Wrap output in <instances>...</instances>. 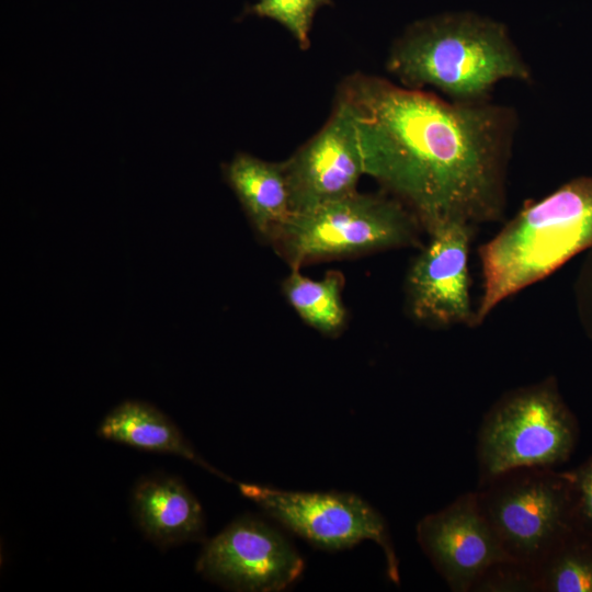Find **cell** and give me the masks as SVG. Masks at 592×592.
Returning a JSON list of instances; mask_svg holds the SVG:
<instances>
[{"label":"cell","instance_id":"ffe728a7","mask_svg":"<svg viewBox=\"0 0 592 592\" xmlns=\"http://www.w3.org/2000/svg\"><path fill=\"white\" fill-rule=\"evenodd\" d=\"M582 263L574 284V298L580 323L592 340V248Z\"/></svg>","mask_w":592,"mask_h":592},{"label":"cell","instance_id":"8992f818","mask_svg":"<svg viewBox=\"0 0 592 592\" xmlns=\"http://www.w3.org/2000/svg\"><path fill=\"white\" fill-rule=\"evenodd\" d=\"M476 492L508 557L532 569L576 527L573 493L565 471L515 469Z\"/></svg>","mask_w":592,"mask_h":592},{"label":"cell","instance_id":"d6986e66","mask_svg":"<svg viewBox=\"0 0 592 592\" xmlns=\"http://www.w3.org/2000/svg\"><path fill=\"white\" fill-rule=\"evenodd\" d=\"M565 473L572 488L576 527L592 535V456Z\"/></svg>","mask_w":592,"mask_h":592},{"label":"cell","instance_id":"4fadbf2b","mask_svg":"<svg viewBox=\"0 0 592 592\" xmlns=\"http://www.w3.org/2000/svg\"><path fill=\"white\" fill-rule=\"evenodd\" d=\"M224 175L252 227L269 240L292 215L283 161H265L240 152L224 166Z\"/></svg>","mask_w":592,"mask_h":592},{"label":"cell","instance_id":"5bb4252c","mask_svg":"<svg viewBox=\"0 0 592 592\" xmlns=\"http://www.w3.org/2000/svg\"><path fill=\"white\" fill-rule=\"evenodd\" d=\"M98 435L137 449L183 457L231 481L230 477L200 456L163 412L147 402L126 400L119 403L104 417L98 428Z\"/></svg>","mask_w":592,"mask_h":592},{"label":"cell","instance_id":"7c38bea8","mask_svg":"<svg viewBox=\"0 0 592 592\" xmlns=\"http://www.w3.org/2000/svg\"><path fill=\"white\" fill-rule=\"evenodd\" d=\"M132 509L145 536L160 548L205 542L202 506L185 485L174 477L143 478L132 494Z\"/></svg>","mask_w":592,"mask_h":592},{"label":"cell","instance_id":"2e32d148","mask_svg":"<svg viewBox=\"0 0 592 592\" xmlns=\"http://www.w3.org/2000/svg\"><path fill=\"white\" fill-rule=\"evenodd\" d=\"M538 592H592V535L574 527L535 567Z\"/></svg>","mask_w":592,"mask_h":592},{"label":"cell","instance_id":"e0dca14e","mask_svg":"<svg viewBox=\"0 0 592 592\" xmlns=\"http://www.w3.org/2000/svg\"><path fill=\"white\" fill-rule=\"evenodd\" d=\"M332 3V0H255L247 12L280 23L301 49H307L316 13Z\"/></svg>","mask_w":592,"mask_h":592},{"label":"cell","instance_id":"3957f363","mask_svg":"<svg viewBox=\"0 0 592 592\" xmlns=\"http://www.w3.org/2000/svg\"><path fill=\"white\" fill-rule=\"evenodd\" d=\"M591 248L592 175L574 178L524 205L478 249L482 292L475 308V327L504 299Z\"/></svg>","mask_w":592,"mask_h":592},{"label":"cell","instance_id":"30bf717a","mask_svg":"<svg viewBox=\"0 0 592 592\" xmlns=\"http://www.w3.org/2000/svg\"><path fill=\"white\" fill-rule=\"evenodd\" d=\"M283 164L292 214L357 192L364 166L356 128L346 107L335 100L325 125Z\"/></svg>","mask_w":592,"mask_h":592},{"label":"cell","instance_id":"7a4b0ae2","mask_svg":"<svg viewBox=\"0 0 592 592\" xmlns=\"http://www.w3.org/2000/svg\"><path fill=\"white\" fill-rule=\"evenodd\" d=\"M386 69L402 87H430L462 103L488 101L499 82L532 77L506 27L474 12L411 23L394 41Z\"/></svg>","mask_w":592,"mask_h":592},{"label":"cell","instance_id":"52a82bcc","mask_svg":"<svg viewBox=\"0 0 592 592\" xmlns=\"http://www.w3.org/2000/svg\"><path fill=\"white\" fill-rule=\"evenodd\" d=\"M241 494L316 548L335 551L373 540L383 550L389 580L399 584V562L384 516L350 492H301L240 482Z\"/></svg>","mask_w":592,"mask_h":592},{"label":"cell","instance_id":"6da1fadb","mask_svg":"<svg viewBox=\"0 0 592 592\" xmlns=\"http://www.w3.org/2000/svg\"><path fill=\"white\" fill-rule=\"evenodd\" d=\"M337 101L356 128L364 174L402 202L429 235L460 221L502 218L515 112L482 101H446L424 90L355 72Z\"/></svg>","mask_w":592,"mask_h":592},{"label":"cell","instance_id":"9c48e42d","mask_svg":"<svg viewBox=\"0 0 592 592\" xmlns=\"http://www.w3.org/2000/svg\"><path fill=\"white\" fill-rule=\"evenodd\" d=\"M476 227L449 221L429 234L405 282L410 315L433 328L475 327L468 259Z\"/></svg>","mask_w":592,"mask_h":592},{"label":"cell","instance_id":"ba28073f","mask_svg":"<svg viewBox=\"0 0 592 592\" xmlns=\"http://www.w3.org/2000/svg\"><path fill=\"white\" fill-rule=\"evenodd\" d=\"M305 561L277 528L243 515L205 542L196 571L234 591L280 592L301 576Z\"/></svg>","mask_w":592,"mask_h":592},{"label":"cell","instance_id":"ac0fdd59","mask_svg":"<svg viewBox=\"0 0 592 592\" xmlns=\"http://www.w3.org/2000/svg\"><path fill=\"white\" fill-rule=\"evenodd\" d=\"M471 591H536L534 569L514 561L496 563L478 579Z\"/></svg>","mask_w":592,"mask_h":592},{"label":"cell","instance_id":"277c9868","mask_svg":"<svg viewBox=\"0 0 592 592\" xmlns=\"http://www.w3.org/2000/svg\"><path fill=\"white\" fill-rule=\"evenodd\" d=\"M579 424L549 376L502 395L478 431V487L522 468H555L572 455Z\"/></svg>","mask_w":592,"mask_h":592},{"label":"cell","instance_id":"5b68a950","mask_svg":"<svg viewBox=\"0 0 592 592\" xmlns=\"http://www.w3.org/2000/svg\"><path fill=\"white\" fill-rule=\"evenodd\" d=\"M424 231L398 198L355 192L292 214L269 238L292 269L322 259L415 247Z\"/></svg>","mask_w":592,"mask_h":592},{"label":"cell","instance_id":"8fae6325","mask_svg":"<svg viewBox=\"0 0 592 592\" xmlns=\"http://www.w3.org/2000/svg\"><path fill=\"white\" fill-rule=\"evenodd\" d=\"M415 531L421 549L454 592L471 591L491 566L512 561L483 514L476 491L425 515Z\"/></svg>","mask_w":592,"mask_h":592},{"label":"cell","instance_id":"9a60e30c","mask_svg":"<svg viewBox=\"0 0 592 592\" xmlns=\"http://www.w3.org/2000/svg\"><path fill=\"white\" fill-rule=\"evenodd\" d=\"M342 287L340 273L329 272L321 280H311L300 274L299 269H292L283 283L285 297L297 315L327 335L337 334L344 325Z\"/></svg>","mask_w":592,"mask_h":592}]
</instances>
